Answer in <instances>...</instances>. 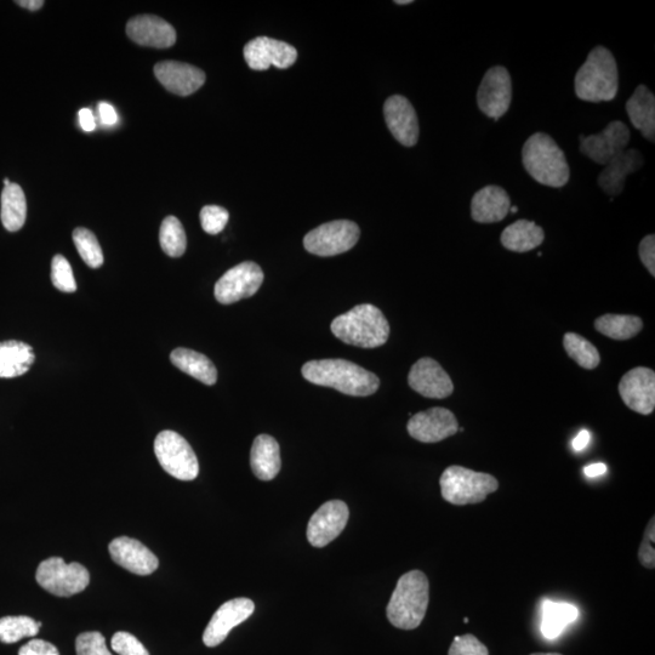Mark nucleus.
<instances>
[{
	"mask_svg": "<svg viewBox=\"0 0 655 655\" xmlns=\"http://www.w3.org/2000/svg\"><path fill=\"white\" fill-rule=\"evenodd\" d=\"M639 254L642 264L654 277L655 276V237L649 235L642 239L639 247Z\"/></svg>",
	"mask_w": 655,
	"mask_h": 655,
	"instance_id": "obj_43",
	"label": "nucleus"
},
{
	"mask_svg": "<svg viewBox=\"0 0 655 655\" xmlns=\"http://www.w3.org/2000/svg\"><path fill=\"white\" fill-rule=\"evenodd\" d=\"M230 214L218 205H205L201 210V224L209 235H219L229 222Z\"/></svg>",
	"mask_w": 655,
	"mask_h": 655,
	"instance_id": "obj_38",
	"label": "nucleus"
},
{
	"mask_svg": "<svg viewBox=\"0 0 655 655\" xmlns=\"http://www.w3.org/2000/svg\"><path fill=\"white\" fill-rule=\"evenodd\" d=\"M531 655H562V654H558V653H534V654H531Z\"/></svg>",
	"mask_w": 655,
	"mask_h": 655,
	"instance_id": "obj_51",
	"label": "nucleus"
},
{
	"mask_svg": "<svg viewBox=\"0 0 655 655\" xmlns=\"http://www.w3.org/2000/svg\"><path fill=\"white\" fill-rule=\"evenodd\" d=\"M510 212L516 214L518 212V208L517 207H511Z\"/></svg>",
	"mask_w": 655,
	"mask_h": 655,
	"instance_id": "obj_53",
	"label": "nucleus"
},
{
	"mask_svg": "<svg viewBox=\"0 0 655 655\" xmlns=\"http://www.w3.org/2000/svg\"><path fill=\"white\" fill-rule=\"evenodd\" d=\"M387 128L393 138L407 147L417 145L419 140V122L417 112L409 100L402 95H393L384 105Z\"/></svg>",
	"mask_w": 655,
	"mask_h": 655,
	"instance_id": "obj_19",
	"label": "nucleus"
},
{
	"mask_svg": "<svg viewBox=\"0 0 655 655\" xmlns=\"http://www.w3.org/2000/svg\"><path fill=\"white\" fill-rule=\"evenodd\" d=\"M4 185H5V187L10 186L11 185L10 180L9 179H4Z\"/></svg>",
	"mask_w": 655,
	"mask_h": 655,
	"instance_id": "obj_52",
	"label": "nucleus"
},
{
	"mask_svg": "<svg viewBox=\"0 0 655 655\" xmlns=\"http://www.w3.org/2000/svg\"><path fill=\"white\" fill-rule=\"evenodd\" d=\"M626 112L634 127L648 141L655 140V98L646 85H639L634 95L626 102Z\"/></svg>",
	"mask_w": 655,
	"mask_h": 655,
	"instance_id": "obj_26",
	"label": "nucleus"
},
{
	"mask_svg": "<svg viewBox=\"0 0 655 655\" xmlns=\"http://www.w3.org/2000/svg\"><path fill=\"white\" fill-rule=\"evenodd\" d=\"M607 471V466L605 464H591L586 466L584 469L585 475L588 477H598L605 475Z\"/></svg>",
	"mask_w": 655,
	"mask_h": 655,
	"instance_id": "obj_48",
	"label": "nucleus"
},
{
	"mask_svg": "<svg viewBox=\"0 0 655 655\" xmlns=\"http://www.w3.org/2000/svg\"><path fill=\"white\" fill-rule=\"evenodd\" d=\"M575 94L588 102L612 101L619 90L617 61L606 48L596 47L579 68L574 81Z\"/></svg>",
	"mask_w": 655,
	"mask_h": 655,
	"instance_id": "obj_5",
	"label": "nucleus"
},
{
	"mask_svg": "<svg viewBox=\"0 0 655 655\" xmlns=\"http://www.w3.org/2000/svg\"><path fill=\"white\" fill-rule=\"evenodd\" d=\"M17 5L31 11H37L43 8V0H17Z\"/></svg>",
	"mask_w": 655,
	"mask_h": 655,
	"instance_id": "obj_49",
	"label": "nucleus"
},
{
	"mask_svg": "<svg viewBox=\"0 0 655 655\" xmlns=\"http://www.w3.org/2000/svg\"><path fill=\"white\" fill-rule=\"evenodd\" d=\"M77 655H112L106 646L105 637L98 631L84 632L76 641Z\"/></svg>",
	"mask_w": 655,
	"mask_h": 655,
	"instance_id": "obj_39",
	"label": "nucleus"
},
{
	"mask_svg": "<svg viewBox=\"0 0 655 655\" xmlns=\"http://www.w3.org/2000/svg\"><path fill=\"white\" fill-rule=\"evenodd\" d=\"M630 129L623 122L614 121L596 135L580 136V152L592 162L607 165L628 147Z\"/></svg>",
	"mask_w": 655,
	"mask_h": 655,
	"instance_id": "obj_12",
	"label": "nucleus"
},
{
	"mask_svg": "<svg viewBox=\"0 0 655 655\" xmlns=\"http://www.w3.org/2000/svg\"><path fill=\"white\" fill-rule=\"evenodd\" d=\"M127 34L131 41L142 47L165 49L176 42L175 28L155 15H139L129 20Z\"/></svg>",
	"mask_w": 655,
	"mask_h": 655,
	"instance_id": "obj_20",
	"label": "nucleus"
},
{
	"mask_svg": "<svg viewBox=\"0 0 655 655\" xmlns=\"http://www.w3.org/2000/svg\"><path fill=\"white\" fill-rule=\"evenodd\" d=\"M563 346L568 356L584 369H595L601 362L600 352L582 335L567 333L563 339Z\"/></svg>",
	"mask_w": 655,
	"mask_h": 655,
	"instance_id": "obj_34",
	"label": "nucleus"
},
{
	"mask_svg": "<svg viewBox=\"0 0 655 655\" xmlns=\"http://www.w3.org/2000/svg\"><path fill=\"white\" fill-rule=\"evenodd\" d=\"M42 623L20 615V617H4L0 619V642L16 643L27 637L38 635Z\"/></svg>",
	"mask_w": 655,
	"mask_h": 655,
	"instance_id": "obj_35",
	"label": "nucleus"
},
{
	"mask_svg": "<svg viewBox=\"0 0 655 655\" xmlns=\"http://www.w3.org/2000/svg\"><path fill=\"white\" fill-rule=\"evenodd\" d=\"M655 524L654 517L649 522L646 529L645 537H643L642 544L639 550V560L643 567L654 569L655 567Z\"/></svg>",
	"mask_w": 655,
	"mask_h": 655,
	"instance_id": "obj_42",
	"label": "nucleus"
},
{
	"mask_svg": "<svg viewBox=\"0 0 655 655\" xmlns=\"http://www.w3.org/2000/svg\"><path fill=\"white\" fill-rule=\"evenodd\" d=\"M158 82L175 95L189 96L205 83V73L199 68L178 61H163L155 66Z\"/></svg>",
	"mask_w": 655,
	"mask_h": 655,
	"instance_id": "obj_21",
	"label": "nucleus"
},
{
	"mask_svg": "<svg viewBox=\"0 0 655 655\" xmlns=\"http://www.w3.org/2000/svg\"><path fill=\"white\" fill-rule=\"evenodd\" d=\"M159 243L163 252L170 258H180L184 255L187 247V238L179 219L175 216H168L163 221L159 231Z\"/></svg>",
	"mask_w": 655,
	"mask_h": 655,
	"instance_id": "obj_33",
	"label": "nucleus"
},
{
	"mask_svg": "<svg viewBox=\"0 0 655 655\" xmlns=\"http://www.w3.org/2000/svg\"><path fill=\"white\" fill-rule=\"evenodd\" d=\"M2 209L0 219L5 230L17 232L24 227L27 218V202L24 190L20 185L13 184L4 187L2 192Z\"/></svg>",
	"mask_w": 655,
	"mask_h": 655,
	"instance_id": "obj_30",
	"label": "nucleus"
},
{
	"mask_svg": "<svg viewBox=\"0 0 655 655\" xmlns=\"http://www.w3.org/2000/svg\"><path fill=\"white\" fill-rule=\"evenodd\" d=\"M244 59L254 71H266L271 66L286 70L298 59V51L292 45L269 37H258L244 47Z\"/></svg>",
	"mask_w": 655,
	"mask_h": 655,
	"instance_id": "obj_15",
	"label": "nucleus"
},
{
	"mask_svg": "<svg viewBox=\"0 0 655 655\" xmlns=\"http://www.w3.org/2000/svg\"><path fill=\"white\" fill-rule=\"evenodd\" d=\"M590 434L588 431L583 430L579 435L574 438L572 446L575 452H582L590 442Z\"/></svg>",
	"mask_w": 655,
	"mask_h": 655,
	"instance_id": "obj_47",
	"label": "nucleus"
},
{
	"mask_svg": "<svg viewBox=\"0 0 655 655\" xmlns=\"http://www.w3.org/2000/svg\"><path fill=\"white\" fill-rule=\"evenodd\" d=\"M36 361L32 347L22 341L10 340L0 343V378L21 377Z\"/></svg>",
	"mask_w": 655,
	"mask_h": 655,
	"instance_id": "obj_27",
	"label": "nucleus"
},
{
	"mask_svg": "<svg viewBox=\"0 0 655 655\" xmlns=\"http://www.w3.org/2000/svg\"><path fill=\"white\" fill-rule=\"evenodd\" d=\"M643 163L645 158L639 150H625L605 165V169L598 176V185L607 195L618 196L624 190L626 178L640 170Z\"/></svg>",
	"mask_w": 655,
	"mask_h": 655,
	"instance_id": "obj_23",
	"label": "nucleus"
},
{
	"mask_svg": "<svg viewBox=\"0 0 655 655\" xmlns=\"http://www.w3.org/2000/svg\"><path fill=\"white\" fill-rule=\"evenodd\" d=\"M264 282V272L255 262H242L227 271L215 284L216 300L222 305H231L250 298L258 292Z\"/></svg>",
	"mask_w": 655,
	"mask_h": 655,
	"instance_id": "obj_10",
	"label": "nucleus"
},
{
	"mask_svg": "<svg viewBox=\"0 0 655 655\" xmlns=\"http://www.w3.org/2000/svg\"><path fill=\"white\" fill-rule=\"evenodd\" d=\"M440 484L443 499L458 506L480 504L499 488L494 476L458 465L444 470Z\"/></svg>",
	"mask_w": 655,
	"mask_h": 655,
	"instance_id": "obj_6",
	"label": "nucleus"
},
{
	"mask_svg": "<svg viewBox=\"0 0 655 655\" xmlns=\"http://www.w3.org/2000/svg\"><path fill=\"white\" fill-rule=\"evenodd\" d=\"M522 162L527 173L544 186L561 189L571 178L565 153L548 134L537 133L526 141Z\"/></svg>",
	"mask_w": 655,
	"mask_h": 655,
	"instance_id": "obj_4",
	"label": "nucleus"
},
{
	"mask_svg": "<svg viewBox=\"0 0 655 655\" xmlns=\"http://www.w3.org/2000/svg\"><path fill=\"white\" fill-rule=\"evenodd\" d=\"M310 383L332 387L344 395L368 397L379 390L380 380L372 372L346 360H321L304 364L301 369Z\"/></svg>",
	"mask_w": 655,
	"mask_h": 655,
	"instance_id": "obj_1",
	"label": "nucleus"
},
{
	"mask_svg": "<svg viewBox=\"0 0 655 655\" xmlns=\"http://www.w3.org/2000/svg\"><path fill=\"white\" fill-rule=\"evenodd\" d=\"M350 511L344 501L332 500L323 504L311 517L307 539L315 548H324L339 537L349 521Z\"/></svg>",
	"mask_w": 655,
	"mask_h": 655,
	"instance_id": "obj_13",
	"label": "nucleus"
},
{
	"mask_svg": "<svg viewBox=\"0 0 655 655\" xmlns=\"http://www.w3.org/2000/svg\"><path fill=\"white\" fill-rule=\"evenodd\" d=\"M111 646L119 655H150L145 646L129 632H117L112 637Z\"/></svg>",
	"mask_w": 655,
	"mask_h": 655,
	"instance_id": "obj_40",
	"label": "nucleus"
},
{
	"mask_svg": "<svg viewBox=\"0 0 655 655\" xmlns=\"http://www.w3.org/2000/svg\"><path fill=\"white\" fill-rule=\"evenodd\" d=\"M408 434L419 442L437 443L459 431V424L451 410L431 408L413 415L408 421Z\"/></svg>",
	"mask_w": 655,
	"mask_h": 655,
	"instance_id": "obj_14",
	"label": "nucleus"
},
{
	"mask_svg": "<svg viewBox=\"0 0 655 655\" xmlns=\"http://www.w3.org/2000/svg\"><path fill=\"white\" fill-rule=\"evenodd\" d=\"M512 101V81L505 67L488 70L477 91V104L483 115L498 121L509 111Z\"/></svg>",
	"mask_w": 655,
	"mask_h": 655,
	"instance_id": "obj_11",
	"label": "nucleus"
},
{
	"mask_svg": "<svg viewBox=\"0 0 655 655\" xmlns=\"http://www.w3.org/2000/svg\"><path fill=\"white\" fill-rule=\"evenodd\" d=\"M448 655H489L488 648L474 635L455 637Z\"/></svg>",
	"mask_w": 655,
	"mask_h": 655,
	"instance_id": "obj_41",
	"label": "nucleus"
},
{
	"mask_svg": "<svg viewBox=\"0 0 655 655\" xmlns=\"http://www.w3.org/2000/svg\"><path fill=\"white\" fill-rule=\"evenodd\" d=\"M79 124H81V127L84 131H87V133H90V131H93L96 127L95 123V117L93 115V111L89 110V108H83V110L79 111Z\"/></svg>",
	"mask_w": 655,
	"mask_h": 655,
	"instance_id": "obj_46",
	"label": "nucleus"
},
{
	"mask_svg": "<svg viewBox=\"0 0 655 655\" xmlns=\"http://www.w3.org/2000/svg\"><path fill=\"white\" fill-rule=\"evenodd\" d=\"M73 242L76 244L79 255L91 269H99L104 265V253L98 238L94 235L93 232L83 229V227H78V229L73 231Z\"/></svg>",
	"mask_w": 655,
	"mask_h": 655,
	"instance_id": "obj_36",
	"label": "nucleus"
},
{
	"mask_svg": "<svg viewBox=\"0 0 655 655\" xmlns=\"http://www.w3.org/2000/svg\"><path fill=\"white\" fill-rule=\"evenodd\" d=\"M397 5H407V4H412V0H396L395 2Z\"/></svg>",
	"mask_w": 655,
	"mask_h": 655,
	"instance_id": "obj_50",
	"label": "nucleus"
},
{
	"mask_svg": "<svg viewBox=\"0 0 655 655\" xmlns=\"http://www.w3.org/2000/svg\"><path fill=\"white\" fill-rule=\"evenodd\" d=\"M37 583L45 591L59 597H71L88 588V569L77 562L67 563L60 557H51L39 565Z\"/></svg>",
	"mask_w": 655,
	"mask_h": 655,
	"instance_id": "obj_7",
	"label": "nucleus"
},
{
	"mask_svg": "<svg viewBox=\"0 0 655 655\" xmlns=\"http://www.w3.org/2000/svg\"><path fill=\"white\" fill-rule=\"evenodd\" d=\"M595 328L613 340H629L641 332L643 322L637 316L603 315L595 321Z\"/></svg>",
	"mask_w": 655,
	"mask_h": 655,
	"instance_id": "obj_32",
	"label": "nucleus"
},
{
	"mask_svg": "<svg viewBox=\"0 0 655 655\" xmlns=\"http://www.w3.org/2000/svg\"><path fill=\"white\" fill-rule=\"evenodd\" d=\"M170 361L181 372L201 381L204 385L213 386L218 381V370L202 353L180 347L172 352Z\"/></svg>",
	"mask_w": 655,
	"mask_h": 655,
	"instance_id": "obj_29",
	"label": "nucleus"
},
{
	"mask_svg": "<svg viewBox=\"0 0 655 655\" xmlns=\"http://www.w3.org/2000/svg\"><path fill=\"white\" fill-rule=\"evenodd\" d=\"M360 227L349 220L327 222L307 233L304 246L318 256H334L349 252L360 239Z\"/></svg>",
	"mask_w": 655,
	"mask_h": 655,
	"instance_id": "obj_9",
	"label": "nucleus"
},
{
	"mask_svg": "<svg viewBox=\"0 0 655 655\" xmlns=\"http://www.w3.org/2000/svg\"><path fill=\"white\" fill-rule=\"evenodd\" d=\"M250 466L254 475L261 481H271L281 471V449L279 444L269 435H260L255 438L252 453H250Z\"/></svg>",
	"mask_w": 655,
	"mask_h": 655,
	"instance_id": "obj_25",
	"label": "nucleus"
},
{
	"mask_svg": "<svg viewBox=\"0 0 655 655\" xmlns=\"http://www.w3.org/2000/svg\"><path fill=\"white\" fill-rule=\"evenodd\" d=\"M332 333L343 343L362 349H375L387 343L390 324L378 307L363 304L335 318Z\"/></svg>",
	"mask_w": 655,
	"mask_h": 655,
	"instance_id": "obj_3",
	"label": "nucleus"
},
{
	"mask_svg": "<svg viewBox=\"0 0 655 655\" xmlns=\"http://www.w3.org/2000/svg\"><path fill=\"white\" fill-rule=\"evenodd\" d=\"M99 117L101 123L106 125V127H111V125H115L118 122L115 107L107 104V102H101L99 105Z\"/></svg>",
	"mask_w": 655,
	"mask_h": 655,
	"instance_id": "obj_45",
	"label": "nucleus"
},
{
	"mask_svg": "<svg viewBox=\"0 0 655 655\" xmlns=\"http://www.w3.org/2000/svg\"><path fill=\"white\" fill-rule=\"evenodd\" d=\"M429 600V579L421 571H410L398 580L386 608L387 619L397 629H417L423 623Z\"/></svg>",
	"mask_w": 655,
	"mask_h": 655,
	"instance_id": "obj_2",
	"label": "nucleus"
},
{
	"mask_svg": "<svg viewBox=\"0 0 655 655\" xmlns=\"http://www.w3.org/2000/svg\"><path fill=\"white\" fill-rule=\"evenodd\" d=\"M622 400L634 412L649 415L655 408L654 370L637 367L626 373L619 383Z\"/></svg>",
	"mask_w": 655,
	"mask_h": 655,
	"instance_id": "obj_16",
	"label": "nucleus"
},
{
	"mask_svg": "<svg viewBox=\"0 0 655 655\" xmlns=\"http://www.w3.org/2000/svg\"><path fill=\"white\" fill-rule=\"evenodd\" d=\"M255 611V605L249 598H235L227 601L213 615L204 631V645L210 648L221 645L232 629L246 622Z\"/></svg>",
	"mask_w": 655,
	"mask_h": 655,
	"instance_id": "obj_17",
	"label": "nucleus"
},
{
	"mask_svg": "<svg viewBox=\"0 0 655 655\" xmlns=\"http://www.w3.org/2000/svg\"><path fill=\"white\" fill-rule=\"evenodd\" d=\"M408 384L419 395L436 400H443L454 391L453 381L446 370L429 357L421 358L410 369Z\"/></svg>",
	"mask_w": 655,
	"mask_h": 655,
	"instance_id": "obj_18",
	"label": "nucleus"
},
{
	"mask_svg": "<svg viewBox=\"0 0 655 655\" xmlns=\"http://www.w3.org/2000/svg\"><path fill=\"white\" fill-rule=\"evenodd\" d=\"M159 464L170 476L180 481H193L199 474V463L190 443L174 431H162L155 441Z\"/></svg>",
	"mask_w": 655,
	"mask_h": 655,
	"instance_id": "obj_8",
	"label": "nucleus"
},
{
	"mask_svg": "<svg viewBox=\"0 0 655 655\" xmlns=\"http://www.w3.org/2000/svg\"><path fill=\"white\" fill-rule=\"evenodd\" d=\"M578 615V608L571 603L546 601L543 605L541 632L546 639L555 640L569 624L577 620Z\"/></svg>",
	"mask_w": 655,
	"mask_h": 655,
	"instance_id": "obj_31",
	"label": "nucleus"
},
{
	"mask_svg": "<svg viewBox=\"0 0 655 655\" xmlns=\"http://www.w3.org/2000/svg\"><path fill=\"white\" fill-rule=\"evenodd\" d=\"M19 655H60L58 648L44 640H32L21 647Z\"/></svg>",
	"mask_w": 655,
	"mask_h": 655,
	"instance_id": "obj_44",
	"label": "nucleus"
},
{
	"mask_svg": "<svg viewBox=\"0 0 655 655\" xmlns=\"http://www.w3.org/2000/svg\"><path fill=\"white\" fill-rule=\"evenodd\" d=\"M108 550H110L112 560L130 573L150 575L159 566L157 556L144 544L133 538H117L108 546Z\"/></svg>",
	"mask_w": 655,
	"mask_h": 655,
	"instance_id": "obj_22",
	"label": "nucleus"
},
{
	"mask_svg": "<svg viewBox=\"0 0 655 655\" xmlns=\"http://www.w3.org/2000/svg\"><path fill=\"white\" fill-rule=\"evenodd\" d=\"M543 227L533 221L518 220L501 233V244L511 252L527 253L543 244Z\"/></svg>",
	"mask_w": 655,
	"mask_h": 655,
	"instance_id": "obj_28",
	"label": "nucleus"
},
{
	"mask_svg": "<svg viewBox=\"0 0 655 655\" xmlns=\"http://www.w3.org/2000/svg\"><path fill=\"white\" fill-rule=\"evenodd\" d=\"M511 208V199L503 187L487 186L478 191L471 202V216L480 224L503 221Z\"/></svg>",
	"mask_w": 655,
	"mask_h": 655,
	"instance_id": "obj_24",
	"label": "nucleus"
},
{
	"mask_svg": "<svg viewBox=\"0 0 655 655\" xmlns=\"http://www.w3.org/2000/svg\"><path fill=\"white\" fill-rule=\"evenodd\" d=\"M51 282L60 292H76V279H74L70 262L67 261L65 256L55 255L53 261H51Z\"/></svg>",
	"mask_w": 655,
	"mask_h": 655,
	"instance_id": "obj_37",
	"label": "nucleus"
}]
</instances>
